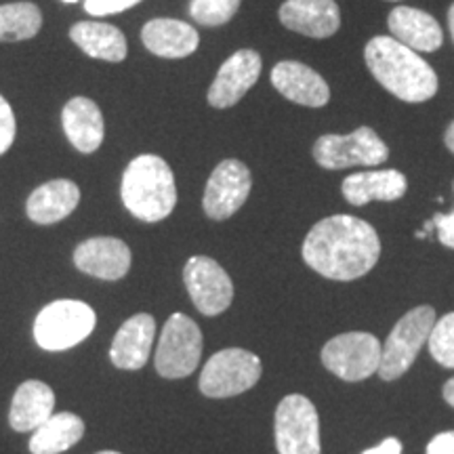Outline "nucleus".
Segmentation results:
<instances>
[{
	"mask_svg": "<svg viewBox=\"0 0 454 454\" xmlns=\"http://www.w3.org/2000/svg\"><path fill=\"white\" fill-rule=\"evenodd\" d=\"M81 187L70 179H53L38 185L26 202V213L34 223L53 225L76 211Z\"/></svg>",
	"mask_w": 454,
	"mask_h": 454,
	"instance_id": "4be33fe9",
	"label": "nucleus"
},
{
	"mask_svg": "<svg viewBox=\"0 0 454 454\" xmlns=\"http://www.w3.org/2000/svg\"><path fill=\"white\" fill-rule=\"evenodd\" d=\"M427 454H454V431L435 435L427 444Z\"/></svg>",
	"mask_w": 454,
	"mask_h": 454,
	"instance_id": "2f4dec72",
	"label": "nucleus"
},
{
	"mask_svg": "<svg viewBox=\"0 0 454 454\" xmlns=\"http://www.w3.org/2000/svg\"><path fill=\"white\" fill-rule=\"evenodd\" d=\"M452 192H454V181H452ZM431 223H434L435 230H438L440 242L454 251V211L448 215H444V213L434 215Z\"/></svg>",
	"mask_w": 454,
	"mask_h": 454,
	"instance_id": "7c9ffc66",
	"label": "nucleus"
},
{
	"mask_svg": "<svg viewBox=\"0 0 454 454\" xmlns=\"http://www.w3.org/2000/svg\"><path fill=\"white\" fill-rule=\"evenodd\" d=\"M253 190V175L247 164L227 158L213 168L204 190L202 208L208 219L225 221L240 211Z\"/></svg>",
	"mask_w": 454,
	"mask_h": 454,
	"instance_id": "9b49d317",
	"label": "nucleus"
},
{
	"mask_svg": "<svg viewBox=\"0 0 454 454\" xmlns=\"http://www.w3.org/2000/svg\"><path fill=\"white\" fill-rule=\"evenodd\" d=\"M61 3H67V4H74V3H78V0H61Z\"/></svg>",
	"mask_w": 454,
	"mask_h": 454,
	"instance_id": "4c0bfd02",
	"label": "nucleus"
},
{
	"mask_svg": "<svg viewBox=\"0 0 454 454\" xmlns=\"http://www.w3.org/2000/svg\"><path fill=\"white\" fill-rule=\"evenodd\" d=\"M98 325V314L89 303L59 299L41 309L34 320V340L44 351H66L82 343Z\"/></svg>",
	"mask_w": 454,
	"mask_h": 454,
	"instance_id": "20e7f679",
	"label": "nucleus"
},
{
	"mask_svg": "<svg viewBox=\"0 0 454 454\" xmlns=\"http://www.w3.org/2000/svg\"><path fill=\"white\" fill-rule=\"evenodd\" d=\"M278 454H322L320 419L309 397L291 394L276 408Z\"/></svg>",
	"mask_w": 454,
	"mask_h": 454,
	"instance_id": "1a4fd4ad",
	"label": "nucleus"
},
{
	"mask_svg": "<svg viewBox=\"0 0 454 454\" xmlns=\"http://www.w3.org/2000/svg\"><path fill=\"white\" fill-rule=\"evenodd\" d=\"M387 27L395 41L417 53H434L444 44V32H442L438 20L427 11L400 4L389 13Z\"/></svg>",
	"mask_w": 454,
	"mask_h": 454,
	"instance_id": "a211bd4d",
	"label": "nucleus"
},
{
	"mask_svg": "<svg viewBox=\"0 0 454 454\" xmlns=\"http://www.w3.org/2000/svg\"><path fill=\"white\" fill-rule=\"evenodd\" d=\"M98 454H121V452H116V450H101Z\"/></svg>",
	"mask_w": 454,
	"mask_h": 454,
	"instance_id": "e433bc0d",
	"label": "nucleus"
},
{
	"mask_svg": "<svg viewBox=\"0 0 454 454\" xmlns=\"http://www.w3.org/2000/svg\"><path fill=\"white\" fill-rule=\"evenodd\" d=\"M61 127L70 144L81 154L98 152L106 137L104 114L89 98H72L61 110Z\"/></svg>",
	"mask_w": 454,
	"mask_h": 454,
	"instance_id": "6ab92c4d",
	"label": "nucleus"
},
{
	"mask_svg": "<svg viewBox=\"0 0 454 454\" xmlns=\"http://www.w3.org/2000/svg\"><path fill=\"white\" fill-rule=\"evenodd\" d=\"M448 30H450V36L454 43V3L448 7Z\"/></svg>",
	"mask_w": 454,
	"mask_h": 454,
	"instance_id": "c9c22d12",
	"label": "nucleus"
},
{
	"mask_svg": "<svg viewBox=\"0 0 454 454\" xmlns=\"http://www.w3.org/2000/svg\"><path fill=\"white\" fill-rule=\"evenodd\" d=\"M144 47L164 59H184L196 53L200 44V34L187 21L170 20V17H156L150 20L141 30Z\"/></svg>",
	"mask_w": 454,
	"mask_h": 454,
	"instance_id": "412c9836",
	"label": "nucleus"
},
{
	"mask_svg": "<svg viewBox=\"0 0 454 454\" xmlns=\"http://www.w3.org/2000/svg\"><path fill=\"white\" fill-rule=\"evenodd\" d=\"M184 282L192 303L202 316H219L234 301V282L217 261L196 254L185 263Z\"/></svg>",
	"mask_w": 454,
	"mask_h": 454,
	"instance_id": "f8f14e48",
	"label": "nucleus"
},
{
	"mask_svg": "<svg viewBox=\"0 0 454 454\" xmlns=\"http://www.w3.org/2000/svg\"><path fill=\"white\" fill-rule=\"evenodd\" d=\"M43 27V11L38 4L20 3L0 4V43L30 41Z\"/></svg>",
	"mask_w": 454,
	"mask_h": 454,
	"instance_id": "a878e982",
	"label": "nucleus"
},
{
	"mask_svg": "<svg viewBox=\"0 0 454 454\" xmlns=\"http://www.w3.org/2000/svg\"><path fill=\"white\" fill-rule=\"evenodd\" d=\"M139 3H144V0H84V11L95 17L118 15L122 11L133 9Z\"/></svg>",
	"mask_w": 454,
	"mask_h": 454,
	"instance_id": "c756f323",
	"label": "nucleus"
},
{
	"mask_svg": "<svg viewBox=\"0 0 454 454\" xmlns=\"http://www.w3.org/2000/svg\"><path fill=\"white\" fill-rule=\"evenodd\" d=\"M383 345L371 333H345L322 348V364L343 381H364L381 366Z\"/></svg>",
	"mask_w": 454,
	"mask_h": 454,
	"instance_id": "9d476101",
	"label": "nucleus"
},
{
	"mask_svg": "<svg viewBox=\"0 0 454 454\" xmlns=\"http://www.w3.org/2000/svg\"><path fill=\"white\" fill-rule=\"evenodd\" d=\"M301 254L320 276L349 282L366 276L377 265L381 257V240L377 230L364 219L331 215L311 227Z\"/></svg>",
	"mask_w": 454,
	"mask_h": 454,
	"instance_id": "f257e3e1",
	"label": "nucleus"
},
{
	"mask_svg": "<svg viewBox=\"0 0 454 454\" xmlns=\"http://www.w3.org/2000/svg\"><path fill=\"white\" fill-rule=\"evenodd\" d=\"M261 372L263 366L253 351L240 348L221 349L204 364L198 387L204 395L215 400L234 397L253 389L259 383Z\"/></svg>",
	"mask_w": 454,
	"mask_h": 454,
	"instance_id": "0eeeda50",
	"label": "nucleus"
},
{
	"mask_svg": "<svg viewBox=\"0 0 454 454\" xmlns=\"http://www.w3.org/2000/svg\"><path fill=\"white\" fill-rule=\"evenodd\" d=\"M362 454H402V442L397 438H387L379 446L368 448V450H364Z\"/></svg>",
	"mask_w": 454,
	"mask_h": 454,
	"instance_id": "473e14b6",
	"label": "nucleus"
},
{
	"mask_svg": "<svg viewBox=\"0 0 454 454\" xmlns=\"http://www.w3.org/2000/svg\"><path fill=\"white\" fill-rule=\"evenodd\" d=\"M133 254L127 242L112 236H95L81 242L74 251V265L98 280L116 282L129 274Z\"/></svg>",
	"mask_w": 454,
	"mask_h": 454,
	"instance_id": "4468645a",
	"label": "nucleus"
},
{
	"mask_svg": "<svg viewBox=\"0 0 454 454\" xmlns=\"http://www.w3.org/2000/svg\"><path fill=\"white\" fill-rule=\"evenodd\" d=\"M429 354L444 368H454V311L435 320L429 334Z\"/></svg>",
	"mask_w": 454,
	"mask_h": 454,
	"instance_id": "cd10ccee",
	"label": "nucleus"
},
{
	"mask_svg": "<svg viewBox=\"0 0 454 454\" xmlns=\"http://www.w3.org/2000/svg\"><path fill=\"white\" fill-rule=\"evenodd\" d=\"M15 135H17L15 112L9 101L0 95V156L7 154L11 145L15 144Z\"/></svg>",
	"mask_w": 454,
	"mask_h": 454,
	"instance_id": "c85d7f7f",
	"label": "nucleus"
},
{
	"mask_svg": "<svg viewBox=\"0 0 454 454\" xmlns=\"http://www.w3.org/2000/svg\"><path fill=\"white\" fill-rule=\"evenodd\" d=\"M340 192L351 207H364L372 200L395 202L408 192V179L395 168L364 170L345 177Z\"/></svg>",
	"mask_w": 454,
	"mask_h": 454,
	"instance_id": "aec40b11",
	"label": "nucleus"
},
{
	"mask_svg": "<svg viewBox=\"0 0 454 454\" xmlns=\"http://www.w3.org/2000/svg\"><path fill=\"white\" fill-rule=\"evenodd\" d=\"M368 70L385 90L406 104H425L440 89L438 74L421 53L408 49L394 36H374L364 49Z\"/></svg>",
	"mask_w": 454,
	"mask_h": 454,
	"instance_id": "f03ea898",
	"label": "nucleus"
},
{
	"mask_svg": "<svg viewBox=\"0 0 454 454\" xmlns=\"http://www.w3.org/2000/svg\"><path fill=\"white\" fill-rule=\"evenodd\" d=\"M391 3H397V0H391Z\"/></svg>",
	"mask_w": 454,
	"mask_h": 454,
	"instance_id": "58836bf2",
	"label": "nucleus"
},
{
	"mask_svg": "<svg viewBox=\"0 0 454 454\" xmlns=\"http://www.w3.org/2000/svg\"><path fill=\"white\" fill-rule=\"evenodd\" d=\"M278 17L286 30L317 41L331 38L340 27L337 0H286L278 11Z\"/></svg>",
	"mask_w": 454,
	"mask_h": 454,
	"instance_id": "dca6fc26",
	"label": "nucleus"
},
{
	"mask_svg": "<svg viewBox=\"0 0 454 454\" xmlns=\"http://www.w3.org/2000/svg\"><path fill=\"white\" fill-rule=\"evenodd\" d=\"M121 198L127 211L145 223H158L175 211L177 185L173 168L156 154H141L122 173Z\"/></svg>",
	"mask_w": 454,
	"mask_h": 454,
	"instance_id": "7ed1b4c3",
	"label": "nucleus"
},
{
	"mask_svg": "<svg viewBox=\"0 0 454 454\" xmlns=\"http://www.w3.org/2000/svg\"><path fill=\"white\" fill-rule=\"evenodd\" d=\"M202 333L192 317L173 314L162 328L154 356L156 371L164 379L190 377L200 364Z\"/></svg>",
	"mask_w": 454,
	"mask_h": 454,
	"instance_id": "6e6552de",
	"label": "nucleus"
},
{
	"mask_svg": "<svg viewBox=\"0 0 454 454\" xmlns=\"http://www.w3.org/2000/svg\"><path fill=\"white\" fill-rule=\"evenodd\" d=\"M242 0H190L192 20L204 27H219L231 21Z\"/></svg>",
	"mask_w": 454,
	"mask_h": 454,
	"instance_id": "bb28decb",
	"label": "nucleus"
},
{
	"mask_svg": "<svg viewBox=\"0 0 454 454\" xmlns=\"http://www.w3.org/2000/svg\"><path fill=\"white\" fill-rule=\"evenodd\" d=\"M84 435V421L74 412H57L32 431V454H61L76 446Z\"/></svg>",
	"mask_w": 454,
	"mask_h": 454,
	"instance_id": "393cba45",
	"label": "nucleus"
},
{
	"mask_svg": "<svg viewBox=\"0 0 454 454\" xmlns=\"http://www.w3.org/2000/svg\"><path fill=\"white\" fill-rule=\"evenodd\" d=\"M435 320L438 317H435V309L431 305L414 308L397 320V325L383 345L381 366H379V377L383 381H395L402 374L411 371L419 351L429 340Z\"/></svg>",
	"mask_w": 454,
	"mask_h": 454,
	"instance_id": "39448f33",
	"label": "nucleus"
},
{
	"mask_svg": "<svg viewBox=\"0 0 454 454\" xmlns=\"http://www.w3.org/2000/svg\"><path fill=\"white\" fill-rule=\"evenodd\" d=\"M70 38L82 53L95 59L121 64L127 59L129 43L122 30L104 21H78L70 27Z\"/></svg>",
	"mask_w": 454,
	"mask_h": 454,
	"instance_id": "b1692460",
	"label": "nucleus"
},
{
	"mask_svg": "<svg viewBox=\"0 0 454 454\" xmlns=\"http://www.w3.org/2000/svg\"><path fill=\"white\" fill-rule=\"evenodd\" d=\"M444 144H446L448 150H450L454 154V121L448 124L446 130H444Z\"/></svg>",
	"mask_w": 454,
	"mask_h": 454,
	"instance_id": "f704fd0d",
	"label": "nucleus"
},
{
	"mask_svg": "<svg viewBox=\"0 0 454 454\" xmlns=\"http://www.w3.org/2000/svg\"><path fill=\"white\" fill-rule=\"evenodd\" d=\"M314 160L326 170L377 167L387 162L389 147L372 127H360L349 135L328 133L314 144Z\"/></svg>",
	"mask_w": 454,
	"mask_h": 454,
	"instance_id": "423d86ee",
	"label": "nucleus"
},
{
	"mask_svg": "<svg viewBox=\"0 0 454 454\" xmlns=\"http://www.w3.org/2000/svg\"><path fill=\"white\" fill-rule=\"evenodd\" d=\"M261 70H263V59L257 51H236L221 64L217 76H215L207 93L208 106L217 107V110H227V107L236 106L257 84Z\"/></svg>",
	"mask_w": 454,
	"mask_h": 454,
	"instance_id": "ddd939ff",
	"label": "nucleus"
},
{
	"mask_svg": "<svg viewBox=\"0 0 454 454\" xmlns=\"http://www.w3.org/2000/svg\"><path fill=\"white\" fill-rule=\"evenodd\" d=\"M442 395H444V400L454 408V377L448 379V381L444 383V389H442Z\"/></svg>",
	"mask_w": 454,
	"mask_h": 454,
	"instance_id": "72a5a7b5",
	"label": "nucleus"
},
{
	"mask_svg": "<svg viewBox=\"0 0 454 454\" xmlns=\"http://www.w3.org/2000/svg\"><path fill=\"white\" fill-rule=\"evenodd\" d=\"M271 84L284 99L305 107H325L331 101L328 82L301 61H278L271 70Z\"/></svg>",
	"mask_w": 454,
	"mask_h": 454,
	"instance_id": "2eb2a0df",
	"label": "nucleus"
},
{
	"mask_svg": "<svg viewBox=\"0 0 454 454\" xmlns=\"http://www.w3.org/2000/svg\"><path fill=\"white\" fill-rule=\"evenodd\" d=\"M55 394L47 383L24 381L17 387L9 411V425L20 434L38 429L47 419L53 417Z\"/></svg>",
	"mask_w": 454,
	"mask_h": 454,
	"instance_id": "5701e85b",
	"label": "nucleus"
},
{
	"mask_svg": "<svg viewBox=\"0 0 454 454\" xmlns=\"http://www.w3.org/2000/svg\"><path fill=\"white\" fill-rule=\"evenodd\" d=\"M156 337V320L150 314H135L122 322L112 340L110 360L121 371H139L147 364Z\"/></svg>",
	"mask_w": 454,
	"mask_h": 454,
	"instance_id": "f3484780",
	"label": "nucleus"
}]
</instances>
